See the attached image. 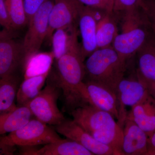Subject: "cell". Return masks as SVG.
<instances>
[{"label":"cell","mask_w":155,"mask_h":155,"mask_svg":"<svg viewBox=\"0 0 155 155\" xmlns=\"http://www.w3.org/2000/svg\"><path fill=\"white\" fill-rule=\"evenodd\" d=\"M70 114L92 136L111 147L115 155H123V128L110 114L89 104L76 108Z\"/></svg>","instance_id":"1"},{"label":"cell","mask_w":155,"mask_h":155,"mask_svg":"<svg viewBox=\"0 0 155 155\" xmlns=\"http://www.w3.org/2000/svg\"><path fill=\"white\" fill-rule=\"evenodd\" d=\"M84 66V79L101 84L116 92L118 84L125 75L126 62L111 46L96 50L87 57Z\"/></svg>","instance_id":"2"},{"label":"cell","mask_w":155,"mask_h":155,"mask_svg":"<svg viewBox=\"0 0 155 155\" xmlns=\"http://www.w3.org/2000/svg\"><path fill=\"white\" fill-rule=\"evenodd\" d=\"M122 14V32L112 46L122 60L126 62L137 53L153 33L141 8Z\"/></svg>","instance_id":"3"},{"label":"cell","mask_w":155,"mask_h":155,"mask_svg":"<svg viewBox=\"0 0 155 155\" xmlns=\"http://www.w3.org/2000/svg\"><path fill=\"white\" fill-rule=\"evenodd\" d=\"M15 31L3 28L0 32V77L25 74L26 63L23 41L15 36Z\"/></svg>","instance_id":"4"},{"label":"cell","mask_w":155,"mask_h":155,"mask_svg":"<svg viewBox=\"0 0 155 155\" xmlns=\"http://www.w3.org/2000/svg\"><path fill=\"white\" fill-rule=\"evenodd\" d=\"M35 118L19 130L2 137L0 143L16 146H36L62 139L54 128Z\"/></svg>","instance_id":"5"},{"label":"cell","mask_w":155,"mask_h":155,"mask_svg":"<svg viewBox=\"0 0 155 155\" xmlns=\"http://www.w3.org/2000/svg\"><path fill=\"white\" fill-rule=\"evenodd\" d=\"M61 93V88L47 78L44 88L27 105L37 119L48 125L55 126L66 119L57 104Z\"/></svg>","instance_id":"6"},{"label":"cell","mask_w":155,"mask_h":155,"mask_svg":"<svg viewBox=\"0 0 155 155\" xmlns=\"http://www.w3.org/2000/svg\"><path fill=\"white\" fill-rule=\"evenodd\" d=\"M54 3V0H45L28 22V29L22 40L26 67L31 58L38 53L45 40L50 14Z\"/></svg>","instance_id":"7"},{"label":"cell","mask_w":155,"mask_h":155,"mask_svg":"<svg viewBox=\"0 0 155 155\" xmlns=\"http://www.w3.org/2000/svg\"><path fill=\"white\" fill-rule=\"evenodd\" d=\"M116 93L119 106L118 123L122 127L127 117L125 109L127 107L131 108L153 97L145 84L137 74L136 77H124L117 86Z\"/></svg>","instance_id":"8"},{"label":"cell","mask_w":155,"mask_h":155,"mask_svg":"<svg viewBox=\"0 0 155 155\" xmlns=\"http://www.w3.org/2000/svg\"><path fill=\"white\" fill-rule=\"evenodd\" d=\"M82 5L78 0H54L50 14L45 40L51 42L53 34L57 29L78 25Z\"/></svg>","instance_id":"9"},{"label":"cell","mask_w":155,"mask_h":155,"mask_svg":"<svg viewBox=\"0 0 155 155\" xmlns=\"http://www.w3.org/2000/svg\"><path fill=\"white\" fill-rule=\"evenodd\" d=\"M54 128L58 133L78 143L94 155H115L111 147L95 139L73 119H65L54 126Z\"/></svg>","instance_id":"10"},{"label":"cell","mask_w":155,"mask_h":155,"mask_svg":"<svg viewBox=\"0 0 155 155\" xmlns=\"http://www.w3.org/2000/svg\"><path fill=\"white\" fill-rule=\"evenodd\" d=\"M100 10L92 8L82 4L79 13L78 25L82 39L81 54L84 61L97 49V28L98 14Z\"/></svg>","instance_id":"11"},{"label":"cell","mask_w":155,"mask_h":155,"mask_svg":"<svg viewBox=\"0 0 155 155\" xmlns=\"http://www.w3.org/2000/svg\"><path fill=\"white\" fill-rule=\"evenodd\" d=\"M137 75L155 99V36L153 34L137 53Z\"/></svg>","instance_id":"12"},{"label":"cell","mask_w":155,"mask_h":155,"mask_svg":"<svg viewBox=\"0 0 155 155\" xmlns=\"http://www.w3.org/2000/svg\"><path fill=\"white\" fill-rule=\"evenodd\" d=\"M84 82L92 104L119 120V102L116 92L95 81L84 79Z\"/></svg>","instance_id":"13"},{"label":"cell","mask_w":155,"mask_h":155,"mask_svg":"<svg viewBox=\"0 0 155 155\" xmlns=\"http://www.w3.org/2000/svg\"><path fill=\"white\" fill-rule=\"evenodd\" d=\"M123 131V155H147L148 136L128 117L124 122Z\"/></svg>","instance_id":"14"},{"label":"cell","mask_w":155,"mask_h":155,"mask_svg":"<svg viewBox=\"0 0 155 155\" xmlns=\"http://www.w3.org/2000/svg\"><path fill=\"white\" fill-rule=\"evenodd\" d=\"M127 117L130 118L148 136L155 130V101L153 98L131 108Z\"/></svg>","instance_id":"15"},{"label":"cell","mask_w":155,"mask_h":155,"mask_svg":"<svg viewBox=\"0 0 155 155\" xmlns=\"http://www.w3.org/2000/svg\"><path fill=\"white\" fill-rule=\"evenodd\" d=\"M34 116L27 105L17 106L13 110L1 114L0 134L14 132L28 124Z\"/></svg>","instance_id":"16"},{"label":"cell","mask_w":155,"mask_h":155,"mask_svg":"<svg viewBox=\"0 0 155 155\" xmlns=\"http://www.w3.org/2000/svg\"><path fill=\"white\" fill-rule=\"evenodd\" d=\"M23 75H11L0 80V113H8L17 107L15 104Z\"/></svg>","instance_id":"17"},{"label":"cell","mask_w":155,"mask_h":155,"mask_svg":"<svg viewBox=\"0 0 155 155\" xmlns=\"http://www.w3.org/2000/svg\"><path fill=\"white\" fill-rule=\"evenodd\" d=\"M32 155H93L94 154L76 141L67 138L45 145L35 150Z\"/></svg>","instance_id":"18"},{"label":"cell","mask_w":155,"mask_h":155,"mask_svg":"<svg viewBox=\"0 0 155 155\" xmlns=\"http://www.w3.org/2000/svg\"><path fill=\"white\" fill-rule=\"evenodd\" d=\"M51 69L40 75L24 78L17 93V106L27 105L39 94L47 79Z\"/></svg>","instance_id":"19"},{"label":"cell","mask_w":155,"mask_h":155,"mask_svg":"<svg viewBox=\"0 0 155 155\" xmlns=\"http://www.w3.org/2000/svg\"><path fill=\"white\" fill-rule=\"evenodd\" d=\"M114 14V12H107L98 22L96 35L98 49L113 45L119 34Z\"/></svg>","instance_id":"20"},{"label":"cell","mask_w":155,"mask_h":155,"mask_svg":"<svg viewBox=\"0 0 155 155\" xmlns=\"http://www.w3.org/2000/svg\"><path fill=\"white\" fill-rule=\"evenodd\" d=\"M77 25L57 29L51 39L52 53L55 60H58L68 51L71 45L78 38Z\"/></svg>","instance_id":"21"},{"label":"cell","mask_w":155,"mask_h":155,"mask_svg":"<svg viewBox=\"0 0 155 155\" xmlns=\"http://www.w3.org/2000/svg\"><path fill=\"white\" fill-rule=\"evenodd\" d=\"M54 58L52 53H38L31 58L25 67V78L40 75L51 68Z\"/></svg>","instance_id":"22"},{"label":"cell","mask_w":155,"mask_h":155,"mask_svg":"<svg viewBox=\"0 0 155 155\" xmlns=\"http://www.w3.org/2000/svg\"><path fill=\"white\" fill-rule=\"evenodd\" d=\"M11 15L14 30H19L28 25L24 9V0H4Z\"/></svg>","instance_id":"23"},{"label":"cell","mask_w":155,"mask_h":155,"mask_svg":"<svg viewBox=\"0 0 155 155\" xmlns=\"http://www.w3.org/2000/svg\"><path fill=\"white\" fill-rule=\"evenodd\" d=\"M84 6L106 12H114L115 0H78Z\"/></svg>","instance_id":"24"},{"label":"cell","mask_w":155,"mask_h":155,"mask_svg":"<svg viewBox=\"0 0 155 155\" xmlns=\"http://www.w3.org/2000/svg\"><path fill=\"white\" fill-rule=\"evenodd\" d=\"M141 8L149 26L155 36V0H143Z\"/></svg>","instance_id":"25"},{"label":"cell","mask_w":155,"mask_h":155,"mask_svg":"<svg viewBox=\"0 0 155 155\" xmlns=\"http://www.w3.org/2000/svg\"><path fill=\"white\" fill-rule=\"evenodd\" d=\"M143 2V0H115L114 12L119 14L141 8Z\"/></svg>","instance_id":"26"},{"label":"cell","mask_w":155,"mask_h":155,"mask_svg":"<svg viewBox=\"0 0 155 155\" xmlns=\"http://www.w3.org/2000/svg\"><path fill=\"white\" fill-rule=\"evenodd\" d=\"M0 24L9 31L14 30L11 15L4 0H0Z\"/></svg>","instance_id":"27"},{"label":"cell","mask_w":155,"mask_h":155,"mask_svg":"<svg viewBox=\"0 0 155 155\" xmlns=\"http://www.w3.org/2000/svg\"><path fill=\"white\" fill-rule=\"evenodd\" d=\"M45 0H24V9L28 23Z\"/></svg>","instance_id":"28"},{"label":"cell","mask_w":155,"mask_h":155,"mask_svg":"<svg viewBox=\"0 0 155 155\" xmlns=\"http://www.w3.org/2000/svg\"><path fill=\"white\" fill-rule=\"evenodd\" d=\"M147 155H155V130L148 136Z\"/></svg>","instance_id":"29"},{"label":"cell","mask_w":155,"mask_h":155,"mask_svg":"<svg viewBox=\"0 0 155 155\" xmlns=\"http://www.w3.org/2000/svg\"><path fill=\"white\" fill-rule=\"evenodd\" d=\"M1 155H12L16 150V146L0 143Z\"/></svg>","instance_id":"30"},{"label":"cell","mask_w":155,"mask_h":155,"mask_svg":"<svg viewBox=\"0 0 155 155\" xmlns=\"http://www.w3.org/2000/svg\"></svg>","instance_id":"31"}]
</instances>
